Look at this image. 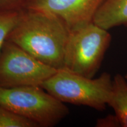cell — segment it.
Segmentation results:
<instances>
[{"label":"cell","mask_w":127,"mask_h":127,"mask_svg":"<svg viewBox=\"0 0 127 127\" xmlns=\"http://www.w3.org/2000/svg\"><path fill=\"white\" fill-rule=\"evenodd\" d=\"M69 31L61 19L49 12L25 8L7 40L56 69H63Z\"/></svg>","instance_id":"1"},{"label":"cell","mask_w":127,"mask_h":127,"mask_svg":"<svg viewBox=\"0 0 127 127\" xmlns=\"http://www.w3.org/2000/svg\"><path fill=\"white\" fill-rule=\"evenodd\" d=\"M41 87L63 103L86 106L102 111L110 99L112 79L106 72L96 78H90L60 69Z\"/></svg>","instance_id":"2"},{"label":"cell","mask_w":127,"mask_h":127,"mask_svg":"<svg viewBox=\"0 0 127 127\" xmlns=\"http://www.w3.org/2000/svg\"><path fill=\"white\" fill-rule=\"evenodd\" d=\"M0 104L38 127H52L69 114L63 102L41 86L0 87Z\"/></svg>","instance_id":"3"},{"label":"cell","mask_w":127,"mask_h":127,"mask_svg":"<svg viewBox=\"0 0 127 127\" xmlns=\"http://www.w3.org/2000/svg\"><path fill=\"white\" fill-rule=\"evenodd\" d=\"M112 36L93 22L70 31L63 69L90 78L99 70Z\"/></svg>","instance_id":"4"},{"label":"cell","mask_w":127,"mask_h":127,"mask_svg":"<svg viewBox=\"0 0 127 127\" xmlns=\"http://www.w3.org/2000/svg\"><path fill=\"white\" fill-rule=\"evenodd\" d=\"M57 70L8 40L0 51V87L41 86Z\"/></svg>","instance_id":"5"},{"label":"cell","mask_w":127,"mask_h":127,"mask_svg":"<svg viewBox=\"0 0 127 127\" xmlns=\"http://www.w3.org/2000/svg\"><path fill=\"white\" fill-rule=\"evenodd\" d=\"M104 0H32L26 8L49 12L61 19L69 31L93 22Z\"/></svg>","instance_id":"6"},{"label":"cell","mask_w":127,"mask_h":127,"mask_svg":"<svg viewBox=\"0 0 127 127\" xmlns=\"http://www.w3.org/2000/svg\"><path fill=\"white\" fill-rule=\"evenodd\" d=\"M93 22L105 30L127 27V0H104Z\"/></svg>","instance_id":"7"},{"label":"cell","mask_w":127,"mask_h":127,"mask_svg":"<svg viewBox=\"0 0 127 127\" xmlns=\"http://www.w3.org/2000/svg\"><path fill=\"white\" fill-rule=\"evenodd\" d=\"M108 105L114 109L122 127H127V81L117 74L112 79V94Z\"/></svg>","instance_id":"8"},{"label":"cell","mask_w":127,"mask_h":127,"mask_svg":"<svg viewBox=\"0 0 127 127\" xmlns=\"http://www.w3.org/2000/svg\"><path fill=\"white\" fill-rule=\"evenodd\" d=\"M22 11H0V51L9 33L18 23Z\"/></svg>","instance_id":"9"},{"label":"cell","mask_w":127,"mask_h":127,"mask_svg":"<svg viewBox=\"0 0 127 127\" xmlns=\"http://www.w3.org/2000/svg\"><path fill=\"white\" fill-rule=\"evenodd\" d=\"M0 127H38L27 119L23 118L0 104Z\"/></svg>","instance_id":"10"},{"label":"cell","mask_w":127,"mask_h":127,"mask_svg":"<svg viewBox=\"0 0 127 127\" xmlns=\"http://www.w3.org/2000/svg\"><path fill=\"white\" fill-rule=\"evenodd\" d=\"M32 0H0V11L22 10Z\"/></svg>","instance_id":"11"},{"label":"cell","mask_w":127,"mask_h":127,"mask_svg":"<svg viewBox=\"0 0 127 127\" xmlns=\"http://www.w3.org/2000/svg\"><path fill=\"white\" fill-rule=\"evenodd\" d=\"M97 127H120L121 124L115 115H108L104 118L98 119L96 121Z\"/></svg>","instance_id":"12"},{"label":"cell","mask_w":127,"mask_h":127,"mask_svg":"<svg viewBox=\"0 0 127 127\" xmlns=\"http://www.w3.org/2000/svg\"><path fill=\"white\" fill-rule=\"evenodd\" d=\"M124 77H125V78H126V79L127 80V72L126 73V74H125V75Z\"/></svg>","instance_id":"13"}]
</instances>
